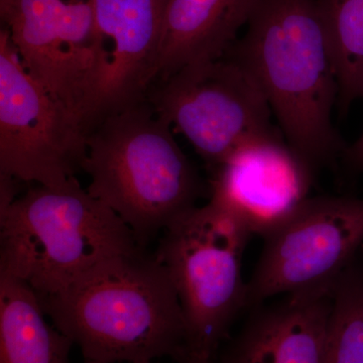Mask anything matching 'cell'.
Listing matches in <instances>:
<instances>
[{
  "label": "cell",
  "mask_w": 363,
  "mask_h": 363,
  "mask_svg": "<svg viewBox=\"0 0 363 363\" xmlns=\"http://www.w3.org/2000/svg\"><path fill=\"white\" fill-rule=\"evenodd\" d=\"M225 56L259 86L286 142L313 169L342 157L332 123L339 87L316 0H259Z\"/></svg>",
  "instance_id": "1"
},
{
  "label": "cell",
  "mask_w": 363,
  "mask_h": 363,
  "mask_svg": "<svg viewBox=\"0 0 363 363\" xmlns=\"http://www.w3.org/2000/svg\"><path fill=\"white\" fill-rule=\"evenodd\" d=\"M40 300L45 316L89 362H176L185 351V317L173 281L145 248L106 260Z\"/></svg>",
  "instance_id": "2"
},
{
  "label": "cell",
  "mask_w": 363,
  "mask_h": 363,
  "mask_svg": "<svg viewBox=\"0 0 363 363\" xmlns=\"http://www.w3.org/2000/svg\"><path fill=\"white\" fill-rule=\"evenodd\" d=\"M171 128L143 100L104 116L88 135V192L111 208L143 247L197 206L204 193Z\"/></svg>",
  "instance_id": "3"
},
{
  "label": "cell",
  "mask_w": 363,
  "mask_h": 363,
  "mask_svg": "<svg viewBox=\"0 0 363 363\" xmlns=\"http://www.w3.org/2000/svg\"><path fill=\"white\" fill-rule=\"evenodd\" d=\"M142 248L128 226L76 177L58 187H32L0 213V274L20 279L40 297Z\"/></svg>",
  "instance_id": "4"
},
{
  "label": "cell",
  "mask_w": 363,
  "mask_h": 363,
  "mask_svg": "<svg viewBox=\"0 0 363 363\" xmlns=\"http://www.w3.org/2000/svg\"><path fill=\"white\" fill-rule=\"evenodd\" d=\"M252 236L211 201L182 215L162 233L155 255L178 294L187 354L215 358L236 318L247 310L242 259Z\"/></svg>",
  "instance_id": "5"
},
{
  "label": "cell",
  "mask_w": 363,
  "mask_h": 363,
  "mask_svg": "<svg viewBox=\"0 0 363 363\" xmlns=\"http://www.w3.org/2000/svg\"><path fill=\"white\" fill-rule=\"evenodd\" d=\"M145 100L210 169L245 143L283 135L259 86L228 56L183 67L150 86Z\"/></svg>",
  "instance_id": "6"
},
{
  "label": "cell",
  "mask_w": 363,
  "mask_h": 363,
  "mask_svg": "<svg viewBox=\"0 0 363 363\" xmlns=\"http://www.w3.org/2000/svg\"><path fill=\"white\" fill-rule=\"evenodd\" d=\"M89 128L26 71L0 33V174L58 187L83 169Z\"/></svg>",
  "instance_id": "7"
},
{
  "label": "cell",
  "mask_w": 363,
  "mask_h": 363,
  "mask_svg": "<svg viewBox=\"0 0 363 363\" xmlns=\"http://www.w3.org/2000/svg\"><path fill=\"white\" fill-rule=\"evenodd\" d=\"M363 247V199L309 197L264 238L247 281V310L269 298L330 285Z\"/></svg>",
  "instance_id": "8"
},
{
  "label": "cell",
  "mask_w": 363,
  "mask_h": 363,
  "mask_svg": "<svg viewBox=\"0 0 363 363\" xmlns=\"http://www.w3.org/2000/svg\"><path fill=\"white\" fill-rule=\"evenodd\" d=\"M6 26L26 71L90 130L102 65L93 0H18Z\"/></svg>",
  "instance_id": "9"
},
{
  "label": "cell",
  "mask_w": 363,
  "mask_h": 363,
  "mask_svg": "<svg viewBox=\"0 0 363 363\" xmlns=\"http://www.w3.org/2000/svg\"><path fill=\"white\" fill-rule=\"evenodd\" d=\"M314 172L283 135L259 138L211 169L209 201L264 240L311 197Z\"/></svg>",
  "instance_id": "10"
},
{
  "label": "cell",
  "mask_w": 363,
  "mask_h": 363,
  "mask_svg": "<svg viewBox=\"0 0 363 363\" xmlns=\"http://www.w3.org/2000/svg\"><path fill=\"white\" fill-rule=\"evenodd\" d=\"M169 0H93L102 51L90 114L100 119L145 100Z\"/></svg>",
  "instance_id": "11"
},
{
  "label": "cell",
  "mask_w": 363,
  "mask_h": 363,
  "mask_svg": "<svg viewBox=\"0 0 363 363\" xmlns=\"http://www.w3.org/2000/svg\"><path fill=\"white\" fill-rule=\"evenodd\" d=\"M332 284L250 310L217 363H323Z\"/></svg>",
  "instance_id": "12"
},
{
  "label": "cell",
  "mask_w": 363,
  "mask_h": 363,
  "mask_svg": "<svg viewBox=\"0 0 363 363\" xmlns=\"http://www.w3.org/2000/svg\"><path fill=\"white\" fill-rule=\"evenodd\" d=\"M259 0H169L150 86L183 67L222 58Z\"/></svg>",
  "instance_id": "13"
},
{
  "label": "cell",
  "mask_w": 363,
  "mask_h": 363,
  "mask_svg": "<svg viewBox=\"0 0 363 363\" xmlns=\"http://www.w3.org/2000/svg\"><path fill=\"white\" fill-rule=\"evenodd\" d=\"M45 316L35 290L0 274V363H69L74 343Z\"/></svg>",
  "instance_id": "14"
},
{
  "label": "cell",
  "mask_w": 363,
  "mask_h": 363,
  "mask_svg": "<svg viewBox=\"0 0 363 363\" xmlns=\"http://www.w3.org/2000/svg\"><path fill=\"white\" fill-rule=\"evenodd\" d=\"M337 75L340 113L363 98V0H316Z\"/></svg>",
  "instance_id": "15"
},
{
  "label": "cell",
  "mask_w": 363,
  "mask_h": 363,
  "mask_svg": "<svg viewBox=\"0 0 363 363\" xmlns=\"http://www.w3.org/2000/svg\"><path fill=\"white\" fill-rule=\"evenodd\" d=\"M323 363H363V247L331 286Z\"/></svg>",
  "instance_id": "16"
},
{
  "label": "cell",
  "mask_w": 363,
  "mask_h": 363,
  "mask_svg": "<svg viewBox=\"0 0 363 363\" xmlns=\"http://www.w3.org/2000/svg\"><path fill=\"white\" fill-rule=\"evenodd\" d=\"M342 157L352 171L363 173V133L352 145H346Z\"/></svg>",
  "instance_id": "17"
},
{
  "label": "cell",
  "mask_w": 363,
  "mask_h": 363,
  "mask_svg": "<svg viewBox=\"0 0 363 363\" xmlns=\"http://www.w3.org/2000/svg\"><path fill=\"white\" fill-rule=\"evenodd\" d=\"M16 180L13 177L0 174V213L11 206L16 196Z\"/></svg>",
  "instance_id": "18"
},
{
  "label": "cell",
  "mask_w": 363,
  "mask_h": 363,
  "mask_svg": "<svg viewBox=\"0 0 363 363\" xmlns=\"http://www.w3.org/2000/svg\"><path fill=\"white\" fill-rule=\"evenodd\" d=\"M18 0H0V14H1L2 21L9 23L14 11V6Z\"/></svg>",
  "instance_id": "19"
},
{
  "label": "cell",
  "mask_w": 363,
  "mask_h": 363,
  "mask_svg": "<svg viewBox=\"0 0 363 363\" xmlns=\"http://www.w3.org/2000/svg\"><path fill=\"white\" fill-rule=\"evenodd\" d=\"M177 363H217L215 358H205L193 357V355L185 354L182 355L180 358L176 362Z\"/></svg>",
  "instance_id": "20"
},
{
  "label": "cell",
  "mask_w": 363,
  "mask_h": 363,
  "mask_svg": "<svg viewBox=\"0 0 363 363\" xmlns=\"http://www.w3.org/2000/svg\"><path fill=\"white\" fill-rule=\"evenodd\" d=\"M85 363H104V362H89V360H86ZM135 363H155V362H135Z\"/></svg>",
  "instance_id": "21"
}]
</instances>
